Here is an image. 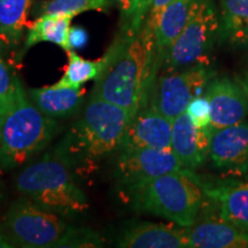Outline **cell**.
I'll return each instance as SVG.
<instances>
[{
	"instance_id": "obj_21",
	"label": "cell",
	"mask_w": 248,
	"mask_h": 248,
	"mask_svg": "<svg viewBox=\"0 0 248 248\" xmlns=\"http://www.w3.org/2000/svg\"><path fill=\"white\" fill-rule=\"evenodd\" d=\"M222 35L233 45H248V0H221Z\"/></svg>"
},
{
	"instance_id": "obj_10",
	"label": "cell",
	"mask_w": 248,
	"mask_h": 248,
	"mask_svg": "<svg viewBox=\"0 0 248 248\" xmlns=\"http://www.w3.org/2000/svg\"><path fill=\"white\" fill-rule=\"evenodd\" d=\"M204 95L210 106L212 130L245 121L248 115V93L244 84L229 77L210 79Z\"/></svg>"
},
{
	"instance_id": "obj_4",
	"label": "cell",
	"mask_w": 248,
	"mask_h": 248,
	"mask_svg": "<svg viewBox=\"0 0 248 248\" xmlns=\"http://www.w3.org/2000/svg\"><path fill=\"white\" fill-rule=\"evenodd\" d=\"M136 209L188 228L198 221L204 192L192 170H177L124 188Z\"/></svg>"
},
{
	"instance_id": "obj_13",
	"label": "cell",
	"mask_w": 248,
	"mask_h": 248,
	"mask_svg": "<svg viewBox=\"0 0 248 248\" xmlns=\"http://www.w3.org/2000/svg\"><path fill=\"white\" fill-rule=\"evenodd\" d=\"M209 128L195 126L186 113L172 120L171 150L186 170L197 169L209 154Z\"/></svg>"
},
{
	"instance_id": "obj_20",
	"label": "cell",
	"mask_w": 248,
	"mask_h": 248,
	"mask_svg": "<svg viewBox=\"0 0 248 248\" xmlns=\"http://www.w3.org/2000/svg\"><path fill=\"white\" fill-rule=\"evenodd\" d=\"M73 17L70 15H40L28 26L26 49L39 43H53L66 52L69 51L68 33Z\"/></svg>"
},
{
	"instance_id": "obj_32",
	"label": "cell",
	"mask_w": 248,
	"mask_h": 248,
	"mask_svg": "<svg viewBox=\"0 0 248 248\" xmlns=\"http://www.w3.org/2000/svg\"><path fill=\"white\" fill-rule=\"evenodd\" d=\"M1 194H2V191H1V172H0V200H1Z\"/></svg>"
},
{
	"instance_id": "obj_1",
	"label": "cell",
	"mask_w": 248,
	"mask_h": 248,
	"mask_svg": "<svg viewBox=\"0 0 248 248\" xmlns=\"http://www.w3.org/2000/svg\"><path fill=\"white\" fill-rule=\"evenodd\" d=\"M104 59V68L94 79L90 98L115 104L135 116L147 107L160 73L155 35L145 26L138 32L121 28Z\"/></svg>"
},
{
	"instance_id": "obj_22",
	"label": "cell",
	"mask_w": 248,
	"mask_h": 248,
	"mask_svg": "<svg viewBox=\"0 0 248 248\" xmlns=\"http://www.w3.org/2000/svg\"><path fill=\"white\" fill-rule=\"evenodd\" d=\"M68 63L64 67V73L55 84L64 88H82L89 80L95 79L105 64L104 57L99 60H86L75 51H68Z\"/></svg>"
},
{
	"instance_id": "obj_6",
	"label": "cell",
	"mask_w": 248,
	"mask_h": 248,
	"mask_svg": "<svg viewBox=\"0 0 248 248\" xmlns=\"http://www.w3.org/2000/svg\"><path fill=\"white\" fill-rule=\"evenodd\" d=\"M219 30L216 11L209 0H194L190 18L162 58L160 71L172 73L197 66L208 67L214 40Z\"/></svg>"
},
{
	"instance_id": "obj_2",
	"label": "cell",
	"mask_w": 248,
	"mask_h": 248,
	"mask_svg": "<svg viewBox=\"0 0 248 248\" xmlns=\"http://www.w3.org/2000/svg\"><path fill=\"white\" fill-rule=\"evenodd\" d=\"M132 113L101 99H91L83 115L66 133L54 155L68 166L89 164L120 150Z\"/></svg>"
},
{
	"instance_id": "obj_29",
	"label": "cell",
	"mask_w": 248,
	"mask_h": 248,
	"mask_svg": "<svg viewBox=\"0 0 248 248\" xmlns=\"http://www.w3.org/2000/svg\"><path fill=\"white\" fill-rule=\"evenodd\" d=\"M89 42V33L82 27H70L68 33V46L69 51L83 48Z\"/></svg>"
},
{
	"instance_id": "obj_27",
	"label": "cell",
	"mask_w": 248,
	"mask_h": 248,
	"mask_svg": "<svg viewBox=\"0 0 248 248\" xmlns=\"http://www.w3.org/2000/svg\"><path fill=\"white\" fill-rule=\"evenodd\" d=\"M185 113L187 114L195 126L207 129L210 126V106L206 95H198L188 104Z\"/></svg>"
},
{
	"instance_id": "obj_5",
	"label": "cell",
	"mask_w": 248,
	"mask_h": 248,
	"mask_svg": "<svg viewBox=\"0 0 248 248\" xmlns=\"http://www.w3.org/2000/svg\"><path fill=\"white\" fill-rule=\"evenodd\" d=\"M14 185L22 197L58 214L82 213L89 208L70 167L54 154L46 155L18 172Z\"/></svg>"
},
{
	"instance_id": "obj_7",
	"label": "cell",
	"mask_w": 248,
	"mask_h": 248,
	"mask_svg": "<svg viewBox=\"0 0 248 248\" xmlns=\"http://www.w3.org/2000/svg\"><path fill=\"white\" fill-rule=\"evenodd\" d=\"M2 228L13 246L55 248L68 225L58 213L23 197L9 207Z\"/></svg>"
},
{
	"instance_id": "obj_15",
	"label": "cell",
	"mask_w": 248,
	"mask_h": 248,
	"mask_svg": "<svg viewBox=\"0 0 248 248\" xmlns=\"http://www.w3.org/2000/svg\"><path fill=\"white\" fill-rule=\"evenodd\" d=\"M185 233L190 248H248V232L222 217L197 221Z\"/></svg>"
},
{
	"instance_id": "obj_17",
	"label": "cell",
	"mask_w": 248,
	"mask_h": 248,
	"mask_svg": "<svg viewBox=\"0 0 248 248\" xmlns=\"http://www.w3.org/2000/svg\"><path fill=\"white\" fill-rule=\"evenodd\" d=\"M85 88H64L57 84L31 89L28 95L33 105L51 119H62L76 113L84 101Z\"/></svg>"
},
{
	"instance_id": "obj_25",
	"label": "cell",
	"mask_w": 248,
	"mask_h": 248,
	"mask_svg": "<svg viewBox=\"0 0 248 248\" xmlns=\"http://www.w3.org/2000/svg\"><path fill=\"white\" fill-rule=\"evenodd\" d=\"M152 0H129V4L122 9L121 28L138 32L144 27Z\"/></svg>"
},
{
	"instance_id": "obj_26",
	"label": "cell",
	"mask_w": 248,
	"mask_h": 248,
	"mask_svg": "<svg viewBox=\"0 0 248 248\" xmlns=\"http://www.w3.org/2000/svg\"><path fill=\"white\" fill-rule=\"evenodd\" d=\"M20 85L21 82L0 54V111L13 101Z\"/></svg>"
},
{
	"instance_id": "obj_12",
	"label": "cell",
	"mask_w": 248,
	"mask_h": 248,
	"mask_svg": "<svg viewBox=\"0 0 248 248\" xmlns=\"http://www.w3.org/2000/svg\"><path fill=\"white\" fill-rule=\"evenodd\" d=\"M172 120L150 106L142 108L126 129L120 151L171 148Z\"/></svg>"
},
{
	"instance_id": "obj_11",
	"label": "cell",
	"mask_w": 248,
	"mask_h": 248,
	"mask_svg": "<svg viewBox=\"0 0 248 248\" xmlns=\"http://www.w3.org/2000/svg\"><path fill=\"white\" fill-rule=\"evenodd\" d=\"M209 131L208 156L217 168L228 173L248 170V122Z\"/></svg>"
},
{
	"instance_id": "obj_14",
	"label": "cell",
	"mask_w": 248,
	"mask_h": 248,
	"mask_svg": "<svg viewBox=\"0 0 248 248\" xmlns=\"http://www.w3.org/2000/svg\"><path fill=\"white\" fill-rule=\"evenodd\" d=\"M117 246L123 248H186L188 247L185 228L136 222L126 225L117 238Z\"/></svg>"
},
{
	"instance_id": "obj_31",
	"label": "cell",
	"mask_w": 248,
	"mask_h": 248,
	"mask_svg": "<svg viewBox=\"0 0 248 248\" xmlns=\"http://www.w3.org/2000/svg\"><path fill=\"white\" fill-rule=\"evenodd\" d=\"M119 1L121 2V5H122V9L125 8L129 4V0H119Z\"/></svg>"
},
{
	"instance_id": "obj_33",
	"label": "cell",
	"mask_w": 248,
	"mask_h": 248,
	"mask_svg": "<svg viewBox=\"0 0 248 248\" xmlns=\"http://www.w3.org/2000/svg\"><path fill=\"white\" fill-rule=\"evenodd\" d=\"M245 88L247 90V93H248V74H247V78H246V83H245Z\"/></svg>"
},
{
	"instance_id": "obj_9",
	"label": "cell",
	"mask_w": 248,
	"mask_h": 248,
	"mask_svg": "<svg viewBox=\"0 0 248 248\" xmlns=\"http://www.w3.org/2000/svg\"><path fill=\"white\" fill-rule=\"evenodd\" d=\"M183 169L171 148H136L121 151L116 177L123 188H126Z\"/></svg>"
},
{
	"instance_id": "obj_19",
	"label": "cell",
	"mask_w": 248,
	"mask_h": 248,
	"mask_svg": "<svg viewBox=\"0 0 248 248\" xmlns=\"http://www.w3.org/2000/svg\"><path fill=\"white\" fill-rule=\"evenodd\" d=\"M194 0H171L164 9L155 31V45L162 62L164 53L181 35L188 18Z\"/></svg>"
},
{
	"instance_id": "obj_3",
	"label": "cell",
	"mask_w": 248,
	"mask_h": 248,
	"mask_svg": "<svg viewBox=\"0 0 248 248\" xmlns=\"http://www.w3.org/2000/svg\"><path fill=\"white\" fill-rule=\"evenodd\" d=\"M57 130V120L43 114L21 84L13 101L0 111V168L22 166L47 146Z\"/></svg>"
},
{
	"instance_id": "obj_24",
	"label": "cell",
	"mask_w": 248,
	"mask_h": 248,
	"mask_svg": "<svg viewBox=\"0 0 248 248\" xmlns=\"http://www.w3.org/2000/svg\"><path fill=\"white\" fill-rule=\"evenodd\" d=\"M104 243L101 235L91 229L68 226L55 248H97L104 246Z\"/></svg>"
},
{
	"instance_id": "obj_18",
	"label": "cell",
	"mask_w": 248,
	"mask_h": 248,
	"mask_svg": "<svg viewBox=\"0 0 248 248\" xmlns=\"http://www.w3.org/2000/svg\"><path fill=\"white\" fill-rule=\"evenodd\" d=\"M32 0H0V49L13 51L29 26Z\"/></svg>"
},
{
	"instance_id": "obj_30",
	"label": "cell",
	"mask_w": 248,
	"mask_h": 248,
	"mask_svg": "<svg viewBox=\"0 0 248 248\" xmlns=\"http://www.w3.org/2000/svg\"><path fill=\"white\" fill-rule=\"evenodd\" d=\"M9 247H14V246L11 244V241L7 239V237H6V234L1 231V229H0V248H9Z\"/></svg>"
},
{
	"instance_id": "obj_28",
	"label": "cell",
	"mask_w": 248,
	"mask_h": 248,
	"mask_svg": "<svg viewBox=\"0 0 248 248\" xmlns=\"http://www.w3.org/2000/svg\"><path fill=\"white\" fill-rule=\"evenodd\" d=\"M171 0H152V5L150 11H148L146 21H145L144 26L147 30H150L152 33L155 35V31L159 26L160 18L162 16L164 9L167 6L170 4Z\"/></svg>"
},
{
	"instance_id": "obj_23",
	"label": "cell",
	"mask_w": 248,
	"mask_h": 248,
	"mask_svg": "<svg viewBox=\"0 0 248 248\" xmlns=\"http://www.w3.org/2000/svg\"><path fill=\"white\" fill-rule=\"evenodd\" d=\"M111 0H45L38 5L40 15H75L89 11L105 12L110 7Z\"/></svg>"
},
{
	"instance_id": "obj_8",
	"label": "cell",
	"mask_w": 248,
	"mask_h": 248,
	"mask_svg": "<svg viewBox=\"0 0 248 248\" xmlns=\"http://www.w3.org/2000/svg\"><path fill=\"white\" fill-rule=\"evenodd\" d=\"M213 73L207 66L163 73L157 75L147 106L170 120L185 113L188 104L201 95L210 82Z\"/></svg>"
},
{
	"instance_id": "obj_16",
	"label": "cell",
	"mask_w": 248,
	"mask_h": 248,
	"mask_svg": "<svg viewBox=\"0 0 248 248\" xmlns=\"http://www.w3.org/2000/svg\"><path fill=\"white\" fill-rule=\"evenodd\" d=\"M197 178L204 194L217 203L222 218L248 232V181L208 184Z\"/></svg>"
}]
</instances>
